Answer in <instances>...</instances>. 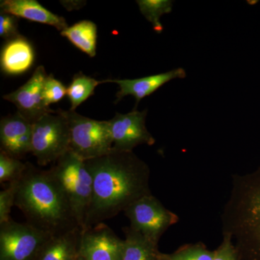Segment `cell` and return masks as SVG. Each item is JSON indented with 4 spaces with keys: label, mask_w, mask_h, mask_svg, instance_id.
<instances>
[{
    "label": "cell",
    "mask_w": 260,
    "mask_h": 260,
    "mask_svg": "<svg viewBox=\"0 0 260 260\" xmlns=\"http://www.w3.org/2000/svg\"><path fill=\"white\" fill-rule=\"evenodd\" d=\"M67 88L64 84L56 79L53 75H48L42 92L43 101L45 107L49 108L51 104L60 102L67 95Z\"/></svg>",
    "instance_id": "cell-23"
},
{
    "label": "cell",
    "mask_w": 260,
    "mask_h": 260,
    "mask_svg": "<svg viewBox=\"0 0 260 260\" xmlns=\"http://www.w3.org/2000/svg\"><path fill=\"white\" fill-rule=\"evenodd\" d=\"M85 162L93 178V197L83 231L114 218L152 194L150 168L133 151L113 150Z\"/></svg>",
    "instance_id": "cell-1"
},
{
    "label": "cell",
    "mask_w": 260,
    "mask_h": 260,
    "mask_svg": "<svg viewBox=\"0 0 260 260\" xmlns=\"http://www.w3.org/2000/svg\"><path fill=\"white\" fill-rule=\"evenodd\" d=\"M214 251H210L203 243L186 244L174 252H160L159 260H213Z\"/></svg>",
    "instance_id": "cell-21"
},
{
    "label": "cell",
    "mask_w": 260,
    "mask_h": 260,
    "mask_svg": "<svg viewBox=\"0 0 260 260\" xmlns=\"http://www.w3.org/2000/svg\"><path fill=\"white\" fill-rule=\"evenodd\" d=\"M18 18L14 15L0 12V37L5 41L20 37Z\"/></svg>",
    "instance_id": "cell-25"
},
{
    "label": "cell",
    "mask_w": 260,
    "mask_h": 260,
    "mask_svg": "<svg viewBox=\"0 0 260 260\" xmlns=\"http://www.w3.org/2000/svg\"><path fill=\"white\" fill-rule=\"evenodd\" d=\"M59 110L69 124L70 151L83 160L104 156L112 151L109 121L95 120L70 109Z\"/></svg>",
    "instance_id": "cell-5"
},
{
    "label": "cell",
    "mask_w": 260,
    "mask_h": 260,
    "mask_svg": "<svg viewBox=\"0 0 260 260\" xmlns=\"http://www.w3.org/2000/svg\"><path fill=\"white\" fill-rule=\"evenodd\" d=\"M148 109H133L127 114L116 113L109 120L113 140V150L132 152L140 145H153L155 138L145 125Z\"/></svg>",
    "instance_id": "cell-9"
},
{
    "label": "cell",
    "mask_w": 260,
    "mask_h": 260,
    "mask_svg": "<svg viewBox=\"0 0 260 260\" xmlns=\"http://www.w3.org/2000/svg\"><path fill=\"white\" fill-rule=\"evenodd\" d=\"M0 9L18 18L51 25L60 32L68 27L64 18L51 13L36 0H2Z\"/></svg>",
    "instance_id": "cell-15"
},
{
    "label": "cell",
    "mask_w": 260,
    "mask_h": 260,
    "mask_svg": "<svg viewBox=\"0 0 260 260\" xmlns=\"http://www.w3.org/2000/svg\"><path fill=\"white\" fill-rule=\"evenodd\" d=\"M70 148L69 124L59 109L32 123L31 153L39 166L54 164Z\"/></svg>",
    "instance_id": "cell-6"
},
{
    "label": "cell",
    "mask_w": 260,
    "mask_h": 260,
    "mask_svg": "<svg viewBox=\"0 0 260 260\" xmlns=\"http://www.w3.org/2000/svg\"><path fill=\"white\" fill-rule=\"evenodd\" d=\"M80 258H81V257H80ZM81 259H82V260H84L83 259H82V258H81Z\"/></svg>",
    "instance_id": "cell-28"
},
{
    "label": "cell",
    "mask_w": 260,
    "mask_h": 260,
    "mask_svg": "<svg viewBox=\"0 0 260 260\" xmlns=\"http://www.w3.org/2000/svg\"><path fill=\"white\" fill-rule=\"evenodd\" d=\"M51 237L28 223L10 219L0 224V260H34Z\"/></svg>",
    "instance_id": "cell-7"
},
{
    "label": "cell",
    "mask_w": 260,
    "mask_h": 260,
    "mask_svg": "<svg viewBox=\"0 0 260 260\" xmlns=\"http://www.w3.org/2000/svg\"><path fill=\"white\" fill-rule=\"evenodd\" d=\"M18 181L10 183L7 189L0 192V224L9 221L10 212L15 205Z\"/></svg>",
    "instance_id": "cell-24"
},
{
    "label": "cell",
    "mask_w": 260,
    "mask_h": 260,
    "mask_svg": "<svg viewBox=\"0 0 260 260\" xmlns=\"http://www.w3.org/2000/svg\"><path fill=\"white\" fill-rule=\"evenodd\" d=\"M32 124L18 112L0 121L1 151L21 159L31 153Z\"/></svg>",
    "instance_id": "cell-12"
},
{
    "label": "cell",
    "mask_w": 260,
    "mask_h": 260,
    "mask_svg": "<svg viewBox=\"0 0 260 260\" xmlns=\"http://www.w3.org/2000/svg\"><path fill=\"white\" fill-rule=\"evenodd\" d=\"M123 232L125 239L122 260H159L158 243L129 226L124 228Z\"/></svg>",
    "instance_id": "cell-17"
},
{
    "label": "cell",
    "mask_w": 260,
    "mask_h": 260,
    "mask_svg": "<svg viewBox=\"0 0 260 260\" xmlns=\"http://www.w3.org/2000/svg\"><path fill=\"white\" fill-rule=\"evenodd\" d=\"M34 59L35 52L32 44L20 35L5 42L0 53V67L4 74L14 76L30 70Z\"/></svg>",
    "instance_id": "cell-14"
},
{
    "label": "cell",
    "mask_w": 260,
    "mask_h": 260,
    "mask_svg": "<svg viewBox=\"0 0 260 260\" xmlns=\"http://www.w3.org/2000/svg\"><path fill=\"white\" fill-rule=\"evenodd\" d=\"M102 83V81H98L82 73L75 74L67 88V95L71 104L70 110L75 111L80 104L93 95L95 88Z\"/></svg>",
    "instance_id": "cell-19"
},
{
    "label": "cell",
    "mask_w": 260,
    "mask_h": 260,
    "mask_svg": "<svg viewBox=\"0 0 260 260\" xmlns=\"http://www.w3.org/2000/svg\"><path fill=\"white\" fill-rule=\"evenodd\" d=\"M47 75L45 68L41 65L20 88L3 96L5 100L13 103L18 112L31 124L48 113L55 112L46 107L43 101V88Z\"/></svg>",
    "instance_id": "cell-11"
},
{
    "label": "cell",
    "mask_w": 260,
    "mask_h": 260,
    "mask_svg": "<svg viewBox=\"0 0 260 260\" xmlns=\"http://www.w3.org/2000/svg\"><path fill=\"white\" fill-rule=\"evenodd\" d=\"M140 13L153 25L157 34L164 30L160 18L162 15L172 13L173 3L171 0H137Z\"/></svg>",
    "instance_id": "cell-20"
},
{
    "label": "cell",
    "mask_w": 260,
    "mask_h": 260,
    "mask_svg": "<svg viewBox=\"0 0 260 260\" xmlns=\"http://www.w3.org/2000/svg\"><path fill=\"white\" fill-rule=\"evenodd\" d=\"M124 240L104 223L82 231L80 256L84 260H122Z\"/></svg>",
    "instance_id": "cell-10"
},
{
    "label": "cell",
    "mask_w": 260,
    "mask_h": 260,
    "mask_svg": "<svg viewBox=\"0 0 260 260\" xmlns=\"http://www.w3.org/2000/svg\"><path fill=\"white\" fill-rule=\"evenodd\" d=\"M232 185L221 216L223 234L232 237L239 260H260V164L234 176Z\"/></svg>",
    "instance_id": "cell-3"
},
{
    "label": "cell",
    "mask_w": 260,
    "mask_h": 260,
    "mask_svg": "<svg viewBox=\"0 0 260 260\" xmlns=\"http://www.w3.org/2000/svg\"><path fill=\"white\" fill-rule=\"evenodd\" d=\"M26 164L18 181L15 200L26 223L51 236L80 228L64 191L50 171Z\"/></svg>",
    "instance_id": "cell-2"
},
{
    "label": "cell",
    "mask_w": 260,
    "mask_h": 260,
    "mask_svg": "<svg viewBox=\"0 0 260 260\" xmlns=\"http://www.w3.org/2000/svg\"><path fill=\"white\" fill-rule=\"evenodd\" d=\"M186 77L185 70L179 68L166 73L143 78L135 79H107L102 80V83H114L119 86V91L116 94L115 104L121 102V99L124 97L132 95L136 101L134 109H137L138 104L142 99L155 93L162 85L169 82L175 79H184Z\"/></svg>",
    "instance_id": "cell-13"
},
{
    "label": "cell",
    "mask_w": 260,
    "mask_h": 260,
    "mask_svg": "<svg viewBox=\"0 0 260 260\" xmlns=\"http://www.w3.org/2000/svg\"><path fill=\"white\" fill-rule=\"evenodd\" d=\"M26 162L0 151V182L18 181L26 169Z\"/></svg>",
    "instance_id": "cell-22"
},
{
    "label": "cell",
    "mask_w": 260,
    "mask_h": 260,
    "mask_svg": "<svg viewBox=\"0 0 260 260\" xmlns=\"http://www.w3.org/2000/svg\"><path fill=\"white\" fill-rule=\"evenodd\" d=\"M223 241L214 250L213 260H239L237 251L229 234H223Z\"/></svg>",
    "instance_id": "cell-26"
},
{
    "label": "cell",
    "mask_w": 260,
    "mask_h": 260,
    "mask_svg": "<svg viewBox=\"0 0 260 260\" xmlns=\"http://www.w3.org/2000/svg\"><path fill=\"white\" fill-rule=\"evenodd\" d=\"M80 228L52 236L41 248L34 260H78L80 257Z\"/></svg>",
    "instance_id": "cell-16"
},
{
    "label": "cell",
    "mask_w": 260,
    "mask_h": 260,
    "mask_svg": "<svg viewBox=\"0 0 260 260\" xmlns=\"http://www.w3.org/2000/svg\"><path fill=\"white\" fill-rule=\"evenodd\" d=\"M78 260H82V259H81V258L79 257V259H78Z\"/></svg>",
    "instance_id": "cell-27"
},
{
    "label": "cell",
    "mask_w": 260,
    "mask_h": 260,
    "mask_svg": "<svg viewBox=\"0 0 260 260\" xmlns=\"http://www.w3.org/2000/svg\"><path fill=\"white\" fill-rule=\"evenodd\" d=\"M61 36L90 57L96 55L97 26L90 20H81L64 29Z\"/></svg>",
    "instance_id": "cell-18"
},
{
    "label": "cell",
    "mask_w": 260,
    "mask_h": 260,
    "mask_svg": "<svg viewBox=\"0 0 260 260\" xmlns=\"http://www.w3.org/2000/svg\"><path fill=\"white\" fill-rule=\"evenodd\" d=\"M49 170L60 184L78 226L83 231L93 197V178L85 160L70 150Z\"/></svg>",
    "instance_id": "cell-4"
},
{
    "label": "cell",
    "mask_w": 260,
    "mask_h": 260,
    "mask_svg": "<svg viewBox=\"0 0 260 260\" xmlns=\"http://www.w3.org/2000/svg\"><path fill=\"white\" fill-rule=\"evenodd\" d=\"M124 213L129 219L130 228L157 243L169 228L179 221L178 215L152 194L135 201Z\"/></svg>",
    "instance_id": "cell-8"
}]
</instances>
